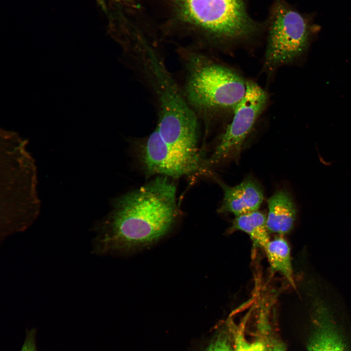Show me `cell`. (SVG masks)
<instances>
[{
	"mask_svg": "<svg viewBox=\"0 0 351 351\" xmlns=\"http://www.w3.org/2000/svg\"><path fill=\"white\" fill-rule=\"evenodd\" d=\"M263 249L272 270L280 273L295 287L291 250L286 240L279 235L270 240Z\"/></svg>",
	"mask_w": 351,
	"mask_h": 351,
	"instance_id": "11",
	"label": "cell"
},
{
	"mask_svg": "<svg viewBox=\"0 0 351 351\" xmlns=\"http://www.w3.org/2000/svg\"><path fill=\"white\" fill-rule=\"evenodd\" d=\"M267 225L270 233L279 235L289 233L296 218V209L291 196L284 190L276 192L268 200Z\"/></svg>",
	"mask_w": 351,
	"mask_h": 351,
	"instance_id": "10",
	"label": "cell"
},
{
	"mask_svg": "<svg viewBox=\"0 0 351 351\" xmlns=\"http://www.w3.org/2000/svg\"><path fill=\"white\" fill-rule=\"evenodd\" d=\"M158 41L145 31L134 28L123 33L117 43L125 61L155 100L156 128L161 137L169 144L184 148L197 138L199 118L168 70Z\"/></svg>",
	"mask_w": 351,
	"mask_h": 351,
	"instance_id": "2",
	"label": "cell"
},
{
	"mask_svg": "<svg viewBox=\"0 0 351 351\" xmlns=\"http://www.w3.org/2000/svg\"><path fill=\"white\" fill-rule=\"evenodd\" d=\"M266 344L261 340L248 341L242 330L237 331L234 338V351H267Z\"/></svg>",
	"mask_w": 351,
	"mask_h": 351,
	"instance_id": "14",
	"label": "cell"
},
{
	"mask_svg": "<svg viewBox=\"0 0 351 351\" xmlns=\"http://www.w3.org/2000/svg\"><path fill=\"white\" fill-rule=\"evenodd\" d=\"M27 140L13 131L0 129V240L25 231L40 211L35 160Z\"/></svg>",
	"mask_w": 351,
	"mask_h": 351,
	"instance_id": "4",
	"label": "cell"
},
{
	"mask_svg": "<svg viewBox=\"0 0 351 351\" xmlns=\"http://www.w3.org/2000/svg\"><path fill=\"white\" fill-rule=\"evenodd\" d=\"M268 100L267 93L257 83L247 81L245 95L235 108L231 122L207 161L208 167L238 156L246 138L264 110Z\"/></svg>",
	"mask_w": 351,
	"mask_h": 351,
	"instance_id": "7",
	"label": "cell"
},
{
	"mask_svg": "<svg viewBox=\"0 0 351 351\" xmlns=\"http://www.w3.org/2000/svg\"><path fill=\"white\" fill-rule=\"evenodd\" d=\"M177 216L175 184L157 177L117 199L111 212L93 226L92 253L115 254L148 248L170 232Z\"/></svg>",
	"mask_w": 351,
	"mask_h": 351,
	"instance_id": "1",
	"label": "cell"
},
{
	"mask_svg": "<svg viewBox=\"0 0 351 351\" xmlns=\"http://www.w3.org/2000/svg\"><path fill=\"white\" fill-rule=\"evenodd\" d=\"M202 351H234L230 339L226 332L218 333Z\"/></svg>",
	"mask_w": 351,
	"mask_h": 351,
	"instance_id": "15",
	"label": "cell"
},
{
	"mask_svg": "<svg viewBox=\"0 0 351 351\" xmlns=\"http://www.w3.org/2000/svg\"><path fill=\"white\" fill-rule=\"evenodd\" d=\"M224 192L222 204L218 209L221 213H231L235 216L257 211L263 199L259 184L249 178L234 186L220 182Z\"/></svg>",
	"mask_w": 351,
	"mask_h": 351,
	"instance_id": "9",
	"label": "cell"
},
{
	"mask_svg": "<svg viewBox=\"0 0 351 351\" xmlns=\"http://www.w3.org/2000/svg\"><path fill=\"white\" fill-rule=\"evenodd\" d=\"M230 230L245 233L255 245L262 248L270 240L267 216L258 210L235 216Z\"/></svg>",
	"mask_w": 351,
	"mask_h": 351,
	"instance_id": "12",
	"label": "cell"
},
{
	"mask_svg": "<svg viewBox=\"0 0 351 351\" xmlns=\"http://www.w3.org/2000/svg\"><path fill=\"white\" fill-rule=\"evenodd\" d=\"M176 51L184 74V95L198 118L233 113L245 95L247 81L235 71L190 47L179 45Z\"/></svg>",
	"mask_w": 351,
	"mask_h": 351,
	"instance_id": "5",
	"label": "cell"
},
{
	"mask_svg": "<svg viewBox=\"0 0 351 351\" xmlns=\"http://www.w3.org/2000/svg\"><path fill=\"white\" fill-rule=\"evenodd\" d=\"M316 305L323 320L309 342L308 351H347L334 329L327 320H325V308L321 303Z\"/></svg>",
	"mask_w": 351,
	"mask_h": 351,
	"instance_id": "13",
	"label": "cell"
},
{
	"mask_svg": "<svg viewBox=\"0 0 351 351\" xmlns=\"http://www.w3.org/2000/svg\"><path fill=\"white\" fill-rule=\"evenodd\" d=\"M163 36L194 37L222 45L242 43L260 31L244 0H146Z\"/></svg>",
	"mask_w": 351,
	"mask_h": 351,
	"instance_id": "3",
	"label": "cell"
},
{
	"mask_svg": "<svg viewBox=\"0 0 351 351\" xmlns=\"http://www.w3.org/2000/svg\"><path fill=\"white\" fill-rule=\"evenodd\" d=\"M317 28L312 14L299 12L285 0H273L269 19L265 70L273 72L300 57Z\"/></svg>",
	"mask_w": 351,
	"mask_h": 351,
	"instance_id": "6",
	"label": "cell"
},
{
	"mask_svg": "<svg viewBox=\"0 0 351 351\" xmlns=\"http://www.w3.org/2000/svg\"><path fill=\"white\" fill-rule=\"evenodd\" d=\"M143 144L141 159L149 174L177 178L204 172L208 167L201 155L187 153L165 142L156 128Z\"/></svg>",
	"mask_w": 351,
	"mask_h": 351,
	"instance_id": "8",
	"label": "cell"
},
{
	"mask_svg": "<svg viewBox=\"0 0 351 351\" xmlns=\"http://www.w3.org/2000/svg\"><path fill=\"white\" fill-rule=\"evenodd\" d=\"M268 347V351H286L284 345L276 340H272L269 342Z\"/></svg>",
	"mask_w": 351,
	"mask_h": 351,
	"instance_id": "17",
	"label": "cell"
},
{
	"mask_svg": "<svg viewBox=\"0 0 351 351\" xmlns=\"http://www.w3.org/2000/svg\"><path fill=\"white\" fill-rule=\"evenodd\" d=\"M36 331H28L20 351H37L35 342Z\"/></svg>",
	"mask_w": 351,
	"mask_h": 351,
	"instance_id": "16",
	"label": "cell"
}]
</instances>
